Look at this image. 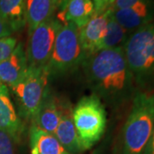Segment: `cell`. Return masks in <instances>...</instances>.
<instances>
[{"label":"cell","instance_id":"obj_1","mask_svg":"<svg viewBox=\"0 0 154 154\" xmlns=\"http://www.w3.org/2000/svg\"><path fill=\"white\" fill-rule=\"evenodd\" d=\"M93 94L114 110L128 104L138 89L123 47L105 49L87 57L82 63Z\"/></svg>","mask_w":154,"mask_h":154},{"label":"cell","instance_id":"obj_2","mask_svg":"<svg viewBox=\"0 0 154 154\" xmlns=\"http://www.w3.org/2000/svg\"><path fill=\"white\" fill-rule=\"evenodd\" d=\"M123 51L138 91L154 93V20L134 31Z\"/></svg>","mask_w":154,"mask_h":154},{"label":"cell","instance_id":"obj_3","mask_svg":"<svg viewBox=\"0 0 154 154\" xmlns=\"http://www.w3.org/2000/svg\"><path fill=\"white\" fill-rule=\"evenodd\" d=\"M123 128L122 154H143L154 127V93L137 91Z\"/></svg>","mask_w":154,"mask_h":154},{"label":"cell","instance_id":"obj_4","mask_svg":"<svg viewBox=\"0 0 154 154\" xmlns=\"http://www.w3.org/2000/svg\"><path fill=\"white\" fill-rule=\"evenodd\" d=\"M72 115L82 150L87 151L105 133L107 123L105 105L94 94L84 96L73 109Z\"/></svg>","mask_w":154,"mask_h":154},{"label":"cell","instance_id":"obj_5","mask_svg":"<svg viewBox=\"0 0 154 154\" xmlns=\"http://www.w3.org/2000/svg\"><path fill=\"white\" fill-rule=\"evenodd\" d=\"M85 59L80 38L79 28L72 22H63L56 35L54 46L46 64L49 77L63 75L82 63Z\"/></svg>","mask_w":154,"mask_h":154},{"label":"cell","instance_id":"obj_6","mask_svg":"<svg viewBox=\"0 0 154 154\" xmlns=\"http://www.w3.org/2000/svg\"><path fill=\"white\" fill-rule=\"evenodd\" d=\"M49 75L45 67H28L22 80L11 88L18 106V116L32 122L47 89Z\"/></svg>","mask_w":154,"mask_h":154},{"label":"cell","instance_id":"obj_7","mask_svg":"<svg viewBox=\"0 0 154 154\" xmlns=\"http://www.w3.org/2000/svg\"><path fill=\"white\" fill-rule=\"evenodd\" d=\"M62 24L52 17L28 32L27 48L25 50L28 67H45L54 46L56 35Z\"/></svg>","mask_w":154,"mask_h":154},{"label":"cell","instance_id":"obj_8","mask_svg":"<svg viewBox=\"0 0 154 154\" xmlns=\"http://www.w3.org/2000/svg\"><path fill=\"white\" fill-rule=\"evenodd\" d=\"M111 9L95 13L83 27L79 28V38L85 58L98 51L99 45L106 34Z\"/></svg>","mask_w":154,"mask_h":154},{"label":"cell","instance_id":"obj_9","mask_svg":"<svg viewBox=\"0 0 154 154\" xmlns=\"http://www.w3.org/2000/svg\"><path fill=\"white\" fill-rule=\"evenodd\" d=\"M112 13L122 28L133 33L154 20V0H140L134 5L112 11Z\"/></svg>","mask_w":154,"mask_h":154},{"label":"cell","instance_id":"obj_10","mask_svg":"<svg viewBox=\"0 0 154 154\" xmlns=\"http://www.w3.org/2000/svg\"><path fill=\"white\" fill-rule=\"evenodd\" d=\"M0 129L9 134L15 142L20 140L23 132L21 118L11 100L9 88L0 82Z\"/></svg>","mask_w":154,"mask_h":154},{"label":"cell","instance_id":"obj_11","mask_svg":"<svg viewBox=\"0 0 154 154\" xmlns=\"http://www.w3.org/2000/svg\"><path fill=\"white\" fill-rule=\"evenodd\" d=\"M28 68L24 46L19 43L7 59L0 62V82L9 88L14 87L25 75Z\"/></svg>","mask_w":154,"mask_h":154},{"label":"cell","instance_id":"obj_12","mask_svg":"<svg viewBox=\"0 0 154 154\" xmlns=\"http://www.w3.org/2000/svg\"><path fill=\"white\" fill-rule=\"evenodd\" d=\"M63 102L52 95L47 88L43 101L40 105L32 124L45 132L54 134L60 121Z\"/></svg>","mask_w":154,"mask_h":154},{"label":"cell","instance_id":"obj_13","mask_svg":"<svg viewBox=\"0 0 154 154\" xmlns=\"http://www.w3.org/2000/svg\"><path fill=\"white\" fill-rule=\"evenodd\" d=\"M72 110L70 105L63 102L60 121L54 133V136L69 153L80 154L82 152V150L73 121Z\"/></svg>","mask_w":154,"mask_h":154},{"label":"cell","instance_id":"obj_14","mask_svg":"<svg viewBox=\"0 0 154 154\" xmlns=\"http://www.w3.org/2000/svg\"><path fill=\"white\" fill-rule=\"evenodd\" d=\"M31 154H69L51 134L32 124L29 129Z\"/></svg>","mask_w":154,"mask_h":154},{"label":"cell","instance_id":"obj_15","mask_svg":"<svg viewBox=\"0 0 154 154\" xmlns=\"http://www.w3.org/2000/svg\"><path fill=\"white\" fill-rule=\"evenodd\" d=\"M61 0H26V15L28 32L42 22L54 17Z\"/></svg>","mask_w":154,"mask_h":154},{"label":"cell","instance_id":"obj_16","mask_svg":"<svg viewBox=\"0 0 154 154\" xmlns=\"http://www.w3.org/2000/svg\"><path fill=\"white\" fill-rule=\"evenodd\" d=\"M0 15L13 32L27 25L26 0H0Z\"/></svg>","mask_w":154,"mask_h":154},{"label":"cell","instance_id":"obj_17","mask_svg":"<svg viewBox=\"0 0 154 154\" xmlns=\"http://www.w3.org/2000/svg\"><path fill=\"white\" fill-rule=\"evenodd\" d=\"M94 14L95 9L92 0H67L61 21L72 22L81 28Z\"/></svg>","mask_w":154,"mask_h":154},{"label":"cell","instance_id":"obj_18","mask_svg":"<svg viewBox=\"0 0 154 154\" xmlns=\"http://www.w3.org/2000/svg\"><path fill=\"white\" fill-rule=\"evenodd\" d=\"M131 33H132L127 31L126 29H124L116 21V19L113 17V13L111 12L108 22L106 34L103 38L102 42L99 45L98 51L105 49L123 47L127 39L128 38Z\"/></svg>","mask_w":154,"mask_h":154},{"label":"cell","instance_id":"obj_19","mask_svg":"<svg viewBox=\"0 0 154 154\" xmlns=\"http://www.w3.org/2000/svg\"><path fill=\"white\" fill-rule=\"evenodd\" d=\"M17 45V40L13 37L0 38V62L7 59Z\"/></svg>","mask_w":154,"mask_h":154},{"label":"cell","instance_id":"obj_20","mask_svg":"<svg viewBox=\"0 0 154 154\" xmlns=\"http://www.w3.org/2000/svg\"><path fill=\"white\" fill-rule=\"evenodd\" d=\"M14 143L11 135L0 129V154H15Z\"/></svg>","mask_w":154,"mask_h":154},{"label":"cell","instance_id":"obj_21","mask_svg":"<svg viewBox=\"0 0 154 154\" xmlns=\"http://www.w3.org/2000/svg\"><path fill=\"white\" fill-rule=\"evenodd\" d=\"M94 5L95 13H101L110 9L116 0H92Z\"/></svg>","mask_w":154,"mask_h":154},{"label":"cell","instance_id":"obj_22","mask_svg":"<svg viewBox=\"0 0 154 154\" xmlns=\"http://www.w3.org/2000/svg\"><path fill=\"white\" fill-rule=\"evenodd\" d=\"M140 0H116L110 9L112 11H116V10L128 8V7L134 5V4H136Z\"/></svg>","mask_w":154,"mask_h":154},{"label":"cell","instance_id":"obj_23","mask_svg":"<svg viewBox=\"0 0 154 154\" xmlns=\"http://www.w3.org/2000/svg\"><path fill=\"white\" fill-rule=\"evenodd\" d=\"M11 33L12 31L11 30V28H9V26L6 24V22L4 21V19L0 15V38L9 37L11 36Z\"/></svg>","mask_w":154,"mask_h":154},{"label":"cell","instance_id":"obj_24","mask_svg":"<svg viewBox=\"0 0 154 154\" xmlns=\"http://www.w3.org/2000/svg\"><path fill=\"white\" fill-rule=\"evenodd\" d=\"M143 154H154V127L152 129V135L149 139L148 142L146 144Z\"/></svg>","mask_w":154,"mask_h":154}]
</instances>
